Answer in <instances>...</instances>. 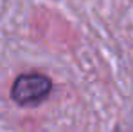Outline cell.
I'll use <instances>...</instances> for the list:
<instances>
[{"label":"cell","mask_w":133,"mask_h":132,"mask_svg":"<svg viewBox=\"0 0 133 132\" xmlns=\"http://www.w3.org/2000/svg\"><path fill=\"white\" fill-rule=\"evenodd\" d=\"M52 90V80L40 72H25L20 74L13 87L11 98L18 105H36L43 101Z\"/></svg>","instance_id":"obj_1"}]
</instances>
